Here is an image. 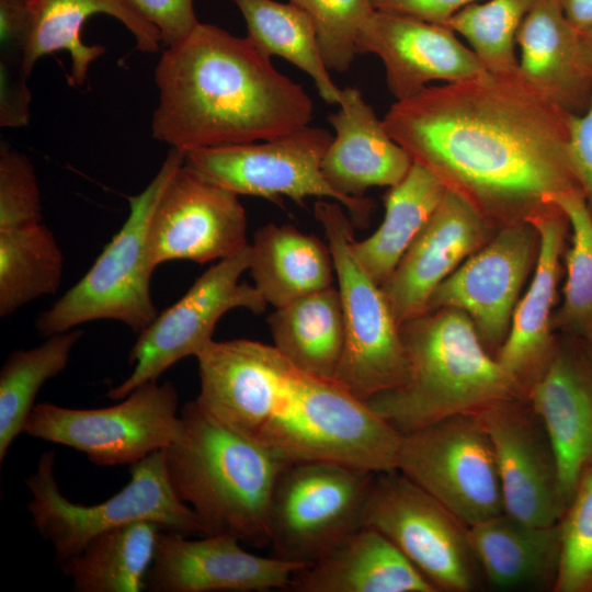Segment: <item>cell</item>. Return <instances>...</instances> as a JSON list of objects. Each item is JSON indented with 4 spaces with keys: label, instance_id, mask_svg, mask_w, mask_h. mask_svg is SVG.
I'll return each mask as SVG.
<instances>
[{
    "label": "cell",
    "instance_id": "15",
    "mask_svg": "<svg viewBox=\"0 0 592 592\" xmlns=\"http://www.w3.org/2000/svg\"><path fill=\"white\" fill-rule=\"evenodd\" d=\"M239 195L184 163L174 172L151 216V264L187 260L200 264L229 258L249 243Z\"/></svg>",
    "mask_w": 592,
    "mask_h": 592
},
{
    "label": "cell",
    "instance_id": "43",
    "mask_svg": "<svg viewBox=\"0 0 592 592\" xmlns=\"http://www.w3.org/2000/svg\"><path fill=\"white\" fill-rule=\"evenodd\" d=\"M473 2L476 0H371L376 11L441 25Z\"/></svg>",
    "mask_w": 592,
    "mask_h": 592
},
{
    "label": "cell",
    "instance_id": "20",
    "mask_svg": "<svg viewBox=\"0 0 592 592\" xmlns=\"http://www.w3.org/2000/svg\"><path fill=\"white\" fill-rule=\"evenodd\" d=\"M487 221L470 202L446 189L428 223L380 285L398 326L426 311L436 287L482 243Z\"/></svg>",
    "mask_w": 592,
    "mask_h": 592
},
{
    "label": "cell",
    "instance_id": "45",
    "mask_svg": "<svg viewBox=\"0 0 592 592\" xmlns=\"http://www.w3.org/2000/svg\"><path fill=\"white\" fill-rule=\"evenodd\" d=\"M573 27L583 33L592 29V0H558Z\"/></svg>",
    "mask_w": 592,
    "mask_h": 592
},
{
    "label": "cell",
    "instance_id": "40",
    "mask_svg": "<svg viewBox=\"0 0 592 592\" xmlns=\"http://www.w3.org/2000/svg\"><path fill=\"white\" fill-rule=\"evenodd\" d=\"M33 5L34 0H0V66L22 70L25 75L26 50L34 23Z\"/></svg>",
    "mask_w": 592,
    "mask_h": 592
},
{
    "label": "cell",
    "instance_id": "35",
    "mask_svg": "<svg viewBox=\"0 0 592 592\" xmlns=\"http://www.w3.org/2000/svg\"><path fill=\"white\" fill-rule=\"evenodd\" d=\"M571 226V247L566 257L567 277L557 323L585 341L592 340V212L584 193L573 190L549 196Z\"/></svg>",
    "mask_w": 592,
    "mask_h": 592
},
{
    "label": "cell",
    "instance_id": "10",
    "mask_svg": "<svg viewBox=\"0 0 592 592\" xmlns=\"http://www.w3.org/2000/svg\"><path fill=\"white\" fill-rule=\"evenodd\" d=\"M332 139L328 129L307 125L262 143L190 150L184 152V164L238 195L258 196L278 205L283 196L299 205L310 196L331 198L349 212L355 225H364L373 202L342 195L322 173V160Z\"/></svg>",
    "mask_w": 592,
    "mask_h": 592
},
{
    "label": "cell",
    "instance_id": "11",
    "mask_svg": "<svg viewBox=\"0 0 592 592\" xmlns=\"http://www.w3.org/2000/svg\"><path fill=\"white\" fill-rule=\"evenodd\" d=\"M122 400L99 409L37 403L24 432L82 452L99 466L132 465L164 449L178 436L181 419L172 382L146 383Z\"/></svg>",
    "mask_w": 592,
    "mask_h": 592
},
{
    "label": "cell",
    "instance_id": "39",
    "mask_svg": "<svg viewBox=\"0 0 592 592\" xmlns=\"http://www.w3.org/2000/svg\"><path fill=\"white\" fill-rule=\"evenodd\" d=\"M41 192L26 155L8 141L0 143V230L42 223Z\"/></svg>",
    "mask_w": 592,
    "mask_h": 592
},
{
    "label": "cell",
    "instance_id": "46",
    "mask_svg": "<svg viewBox=\"0 0 592 592\" xmlns=\"http://www.w3.org/2000/svg\"><path fill=\"white\" fill-rule=\"evenodd\" d=\"M581 38L587 59L592 65V29L581 33Z\"/></svg>",
    "mask_w": 592,
    "mask_h": 592
},
{
    "label": "cell",
    "instance_id": "18",
    "mask_svg": "<svg viewBox=\"0 0 592 592\" xmlns=\"http://www.w3.org/2000/svg\"><path fill=\"white\" fill-rule=\"evenodd\" d=\"M308 565L246 550L228 535L187 538L162 531L147 574L150 592H263L287 589Z\"/></svg>",
    "mask_w": 592,
    "mask_h": 592
},
{
    "label": "cell",
    "instance_id": "1",
    "mask_svg": "<svg viewBox=\"0 0 592 592\" xmlns=\"http://www.w3.org/2000/svg\"><path fill=\"white\" fill-rule=\"evenodd\" d=\"M569 116L517 69L426 87L382 121L414 163L487 220L509 224L548 207L551 195L581 190Z\"/></svg>",
    "mask_w": 592,
    "mask_h": 592
},
{
    "label": "cell",
    "instance_id": "28",
    "mask_svg": "<svg viewBox=\"0 0 592 592\" xmlns=\"http://www.w3.org/2000/svg\"><path fill=\"white\" fill-rule=\"evenodd\" d=\"M249 273L267 305L286 306L333 286L334 262L329 244L292 225L269 223L253 235Z\"/></svg>",
    "mask_w": 592,
    "mask_h": 592
},
{
    "label": "cell",
    "instance_id": "13",
    "mask_svg": "<svg viewBox=\"0 0 592 592\" xmlns=\"http://www.w3.org/2000/svg\"><path fill=\"white\" fill-rule=\"evenodd\" d=\"M397 469L469 526L504 512L492 444L476 414L401 434Z\"/></svg>",
    "mask_w": 592,
    "mask_h": 592
},
{
    "label": "cell",
    "instance_id": "2",
    "mask_svg": "<svg viewBox=\"0 0 592 592\" xmlns=\"http://www.w3.org/2000/svg\"><path fill=\"white\" fill-rule=\"evenodd\" d=\"M152 137L186 152L270 140L309 124L314 103L248 38L198 25L157 64Z\"/></svg>",
    "mask_w": 592,
    "mask_h": 592
},
{
    "label": "cell",
    "instance_id": "7",
    "mask_svg": "<svg viewBox=\"0 0 592 592\" xmlns=\"http://www.w3.org/2000/svg\"><path fill=\"white\" fill-rule=\"evenodd\" d=\"M54 464L55 453L44 452L24 482L31 493L27 511L32 526L52 544L59 565L93 537L138 521L155 522L168 532L203 536L196 515L170 486L164 449L132 464L128 483L113 497L92 505L73 503L61 493Z\"/></svg>",
    "mask_w": 592,
    "mask_h": 592
},
{
    "label": "cell",
    "instance_id": "12",
    "mask_svg": "<svg viewBox=\"0 0 592 592\" xmlns=\"http://www.w3.org/2000/svg\"><path fill=\"white\" fill-rule=\"evenodd\" d=\"M363 525L390 539L436 591L477 588L469 525L398 469L376 473Z\"/></svg>",
    "mask_w": 592,
    "mask_h": 592
},
{
    "label": "cell",
    "instance_id": "19",
    "mask_svg": "<svg viewBox=\"0 0 592 592\" xmlns=\"http://www.w3.org/2000/svg\"><path fill=\"white\" fill-rule=\"evenodd\" d=\"M356 54H375L397 101L411 98L434 80L456 82L487 70L446 25L374 11L357 33Z\"/></svg>",
    "mask_w": 592,
    "mask_h": 592
},
{
    "label": "cell",
    "instance_id": "21",
    "mask_svg": "<svg viewBox=\"0 0 592 592\" xmlns=\"http://www.w3.org/2000/svg\"><path fill=\"white\" fill-rule=\"evenodd\" d=\"M554 448L566 508L592 466V371L584 352L555 348L527 391Z\"/></svg>",
    "mask_w": 592,
    "mask_h": 592
},
{
    "label": "cell",
    "instance_id": "9",
    "mask_svg": "<svg viewBox=\"0 0 592 592\" xmlns=\"http://www.w3.org/2000/svg\"><path fill=\"white\" fill-rule=\"evenodd\" d=\"M376 473L338 462H288L269 509L273 555L310 565L363 526Z\"/></svg>",
    "mask_w": 592,
    "mask_h": 592
},
{
    "label": "cell",
    "instance_id": "32",
    "mask_svg": "<svg viewBox=\"0 0 592 592\" xmlns=\"http://www.w3.org/2000/svg\"><path fill=\"white\" fill-rule=\"evenodd\" d=\"M244 18L248 38L266 56H280L314 81L319 95L339 104L342 89L330 77L319 47L316 26L296 4L274 0H232Z\"/></svg>",
    "mask_w": 592,
    "mask_h": 592
},
{
    "label": "cell",
    "instance_id": "29",
    "mask_svg": "<svg viewBox=\"0 0 592 592\" xmlns=\"http://www.w3.org/2000/svg\"><path fill=\"white\" fill-rule=\"evenodd\" d=\"M274 348L311 375L334 379L344 346V317L338 287L306 295L267 317Z\"/></svg>",
    "mask_w": 592,
    "mask_h": 592
},
{
    "label": "cell",
    "instance_id": "27",
    "mask_svg": "<svg viewBox=\"0 0 592 592\" xmlns=\"http://www.w3.org/2000/svg\"><path fill=\"white\" fill-rule=\"evenodd\" d=\"M33 8L34 23L25 57L29 77L43 56L68 50L71 58L69 83L83 86L90 64L105 53L104 46L87 45L81 39L83 23L96 13L121 21L135 37L137 50L156 53L159 49V31L124 0H34Z\"/></svg>",
    "mask_w": 592,
    "mask_h": 592
},
{
    "label": "cell",
    "instance_id": "25",
    "mask_svg": "<svg viewBox=\"0 0 592 592\" xmlns=\"http://www.w3.org/2000/svg\"><path fill=\"white\" fill-rule=\"evenodd\" d=\"M295 592H437L400 549L363 525L310 565L288 588Z\"/></svg>",
    "mask_w": 592,
    "mask_h": 592
},
{
    "label": "cell",
    "instance_id": "36",
    "mask_svg": "<svg viewBox=\"0 0 592 592\" xmlns=\"http://www.w3.org/2000/svg\"><path fill=\"white\" fill-rule=\"evenodd\" d=\"M535 0H488L473 2L447 23L469 43L485 69L512 72L519 69L516 34Z\"/></svg>",
    "mask_w": 592,
    "mask_h": 592
},
{
    "label": "cell",
    "instance_id": "42",
    "mask_svg": "<svg viewBox=\"0 0 592 592\" xmlns=\"http://www.w3.org/2000/svg\"><path fill=\"white\" fill-rule=\"evenodd\" d=\"M568 129L570 162L592 212V92L584 112L570 113Z\"/></svg>",
    "mask_w": 592,
    "mask_h": 592
},
{
    "label": "cell",
    "instance_id": "4",
    "mask_svg": "<svg viewBox=\"0 0 592 592\" xmlns=\"http://www.w3.org/2000/svg\"><path fill=\"white\" fill-rule=\"evenodd\" d=\"M408 358L405 383L366 403L399 433L502 400L526 398L491 357L471 319L454 308L428 310L399 326Z\"/></svg>",
    "mask_w": 592,
    "mask_h": 592
},
{
    "label": "cell",
    "instance_id": "41",
    "mask_svg": "<svg viewBox=\"0 0 592 592\" xmlns=\"http://www.w3.org/2000/svg\"><path fill=\"white\" fill-rule=\"evenodd\" d=\"M160 33L168 47L184 39L198 25L193 0H124Z\"/></svg>",
    "mask_w": 592,
    "mask_h": 592
},
{
    "label": "cell",
    "instance_id": "14",
    "mask_svg": "<svg viewBox=\"0 0 592 592\" xmlns=\"http://www.w3.org/2000/svg\"><path fill=\"white\" fill-rule=\"evenodd\" d=\"M249 263L248 244L238 253L217 261L177 303L158 314L138 333L129 351L133 372L106 396L122 400L137 387L157 380L177 362L196 357L213 341L217 322L229 310L243 308L255 315L263 314L267 304L258 289L240 282Z\"/></svg>",
    "mask_w": 592,
    "mask_h": 592
},
{
    "label": "cell",
    "instance_id": "44",
    "mask_svg": "<svg viewBox=\"0 0 592 592\" xmlns=\"http://www.w3.org/2000/svg\"><path fill=\"white\" fill-rule=\"evenodd\" d=\"M21 73L0 70V127H25L30 122L32 93Z\"/></svg>",
    "mask_w": 592,
    "mask_h": 592
},
{
    "label": "cell",
    "instance_id": "24",
    "mask_svg": "<svg viewBox=\"0 0 592 592\" xmlns=\"http://www.w3.org/2000/svg\"><path fill=\"white\" fill-rule=\"evenodd\" d=\"M519 71L572 114L588 107L592 65L558 0H535L516 34Z\"/></svg>",
    "mask_w": 592,
    "mask_h": 592
},
{
    "label": "cell",
    "instance_id": "38",
    "mask_svg": "<svg viewBox=\"0 0 592 592\" xmlns=\"http://www.w3.org/2000/svg\"><path fill=\"white\" fill-rule=\"evenodd\" d=\"M311 18L328 69L346 71L355 55L358 31L375 11L371 0H289Z\"/></svg>",
    "mask_w": 592,
    "mask_h": 592
},
{
    "label": "cell",
    "instance_id": "31",
    "mask_svg": "<svg viewBox=\"0 0 592 592\" xmlns=\"http://www.w3.org/2000/svg\"><path fill=\"white\" fill-rule=\"evenodd\" d=\"M162 531L138 521L104 532L61 562V570L76 592H140Z\"/></svg>",
    "mask_w": 592,
    "mask_h": 592
},
{
    "label": "cell",
    "instance_id": "22",
    "mask_svg": "<svg viewBox=\"0 0 592 592\" xmlns=\"http://www.w3.org/2000/svg\"><path fill=\"white\" fill-rule=\"evenodd\" d=\"M525 220L534 226L538 235L535 274L524 297L516 304L508 335L496 358L527 395L547 367L556 348L551 337V308L556 297L566 217L557 206L549 205Z\"/></svg>",
    "mask_w": 592,
    "mask_h": 592
},
{
    "label": "cell",
    "instance_id": "3",
    "mask_svg": "<svg viewBox=\"0 0 592 592\" xmlns=\"http://www.w3.org/2000/svg\"><path fill=\"white\" fill-rule=\"evenodd\" d=\"M178 436L164 448L167 476L178 499L196 515L203 535H228L269 546V509L277 477L289 462L259 440L185 403Z\"/></svg>",
    "mask_w": 592,
    "mask_h": 592
},
{
    "label": "cell",
    "instance_id": "26",
    "mask_svg": "<svg viewBox=\"0 0 592 592\" xmlns=\"http://www.w3.org/2000/svg\"><path fill=\"white\" fill-rule=\"evenodd\" d=\"M468 534L479 567L492 587L554 589L561 551L558 524L533 525L503 512L470 525Z\"/></svg>",
    "mask_w": 592,
    "mask_h": 592
},
{
    "label": "cell",
    "instance_id": "8",
    "mask_svg": "<svg viewBox=\"0 0 592 592\" xmlns=\"http://www.w3.org/2000/svg\"><path fill=\"white\" fill-rule=\"evenodd\" d=\"M315 218L332 253L344 317V346L334 382L366 402L402 385L408 358L382 289L354 255L353 225L338 202L317 201Z\"/></svg>",
    "mask_w": 592,
    "mask_h": 592
},
{
    "label": "cell",
    "instance_id": "23",
    "mask_svg": "<svg viewBox=\"0 0 592 592\" xmlns=\"http://www.w3.org/2000/svg\"><path fill=\"white\" fill-rule=\"evenodd\" d=\"M339 106L329 116L335 135L321 164L328 183L348 197L398 184L413 163L409 153L389 136L358 89H342Z\"/></svg>",
    "mask_w": 592,
    "mask_h": 592
},
{
    "label": "cell",
    "instance_id": "5",
    "mask_svg": "<svg viewBox=\"0 0 592 592\" xmlns=\"http://www.w3.org/2000/svg\"><path fill=\"white\" fill-rule=\"evenodd\" d=\"M273 367L254 439L289 462H338L374 473L397 468L401 433L366 402L334 380L296 367L275 348Z\"/></svg>",
    "mask_w": 592,
    "mask_h": 592
},
{
    "label": "cell",
    "instance_id": "6",
    "mask_svg": "<svg viewBox=\"0 0 592 592\" xmlns=\"http://www.w3.org/2000/svg\"><path fill=\"white\" fill-rule=\"evenodd\" d=\"M184 152L171 148L149 184L129 196V214L90 270L50 308L38 315L37 331L45 337L94 320H115L137 334L158 311L151 298L155 271L148 254V231L155 207Z\"/></svg>",
    "mask_w": 592,
    "mask_h": 592
},
{
    "label": "cell",
    "instance_id": "30",
    "mask_svg": "<svg viewBox=\"0 0 592 592\" xmlns=\"http://www.w3.org/2000/svg\"><path fill=\"white\" fill-rule=\"evenodd\" d=\"M446 187L426 168L412 163L407 175L384 196L385 217L377 230L352 242L354 255L379 286L428 223Z\"/></svg>",
    "mask_w": 592,
    "mask_h": 592
},
{
    "label": "cell",
    "instance_id": "33",
    "mask_svg": "<svg viewBox=\"0 0 592 592\" xmlns=\"http://www.w3.org/2000/svg\"><path fill=\"white\" fill-rule=\"evenodd\" d=\"M64 257L54 234L42 223L0 230V317L7 318L61 283Z\"/></svg>",
    "mask_w": 592,
    "mask_h": 592
},
{
    "label": "cell",
    "instance_id": "37",
    "mask_svg": "<svg viewBox=\"0 0 592 592\" xmlns=\"http://www.w3.org/2000/svg\"><path fill=\"white\" fill-rule=\"evenodd\" d=\"M555 592H592V466L582 475L559 523Z\"/></svg>",
    "mask_w": 592,
    "mask_h": 592
},
{
    "label": "cell",
    "instance_id": "34",
    "mask_svg": "<svg viewBox=\"0 0 592 592\" xmlns=\"http://www.w3.org/2000/svg\"><path fill=\"white\" fill-rule=\"evenodd\" d=\"M82 333L72 329L53 334L35 348L14 350L7 356L0 371V463L24 432L37 392L67 367Z\"/></svg>",
    "mask_w": 592,
    "mask_h": 592
},
{
    "label": "cell",
    "instance_id": "16",
    "mask_svg": "<svg viewBox=\"0 0 592 592\" xmlns=\"http://www.w3.org/2000/svg\"><path fill=\"white\" fill-rule=\"evenodd\" d=\"M475 414L492 444L504 513L533 525L558 524L566 503L557 458L528 400H502Z\"/></svg>",
    "mask_w": 592,
    "mask_h": 592
},
{
    "label": "cell",
    "instance_id": "47",
    "mask_svg": "<svg viewBox=\"0 0 592 592\" xmlns=\"http://www.w3.org/2000/svg\"><path fill=\"white\" fill-rule=\"evenodd\" d=\"M587 342H588V348H587L584 353L587 355L588 362H589L591 371H592V340L587 341Z\"/></svg>",
    "mask_w": 592,
    "mask_h": 592
},
{
    "label": "cell",
    "instance_id": "17",
    "mask_svg": "<svg viewBox=\"0 0 592 592\" xmlns=\"http://www.w3.org/2000/svg\"><path fill=\"white\" fill-rule=\"evenodd\" d=\"M537 242L531 223H509L436 287L426 311L458 309L471 319L485 346L501 348Z\"/></svg>",
    "mask_w": 592,
    "mask_h": 592
}]
</instances>
